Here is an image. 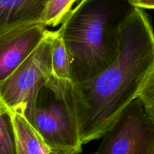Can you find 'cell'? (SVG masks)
<instances>
[{
    "label": "cell",
    "mask_w": 154,
    "mask_h": 154,
    "mask_svg": "<svg viewBox=\"0 0 154 154\" xmlns=\"http://www.w3.org/2000/svg\"><path fill=\"white\" fill-rule=\"evenodd\" d=\"M118 28L120 50L115 61L94 78L72 86L70 106L83 144L103 137L138 98L154 63V31L144 9L132 6Z\"/></svg>",
    "instance_id": "1"
},
{
    "label": "cell",
    "mask_w": 154,
    "mask_h": 154,
    "mask_svg": "<svg viewBox=\"0 0 154 154\" xmlns=\"http://www.w3.org/2000/svg\"><path fill=\"white\" fill-rule=\"evenodd\" d=\"M50 0H0V34L42 23Z\"/></svg>",
    "instance_id": "7"
},
{
    "label": "cell",
    "mask_w": 154,
    "mask_h": 154,
    "mask_svg": "<svg viewBox=\"0 0 154 154\" xmlns=\"http://www.w3.org/2000/svg\"><path fill=\"white\" fill-rule=\"evenodd\" d=\"M94 154H154V122L139 98L123 110Z\"/></svg>",
    "instance_id": "5"
},
{
    "label": "cell",
    "mask_w": 154,
    "mask_h": 154,
    "mask_svg": "<svg viewBox=\"0 0 154 154\" xmlns=\"http://www.w3.org/2000/svg\"><path fill=\"white\" fill-rule=\"evenodd\" d=\"M138 98L142 102L149 117L154 122V63L144 79Z\"/></svg>",
    "instance_id": "12"
},
{
    "label": "cell",
    "mask_w": 154,
    "mask_h": 154,
    "mask_svg": "<svg viewBox=\"0 0 154 154\" xmlns=\"http://www.w3.org/2000/svg\"><path fill=\"white\" fill-rule=\"evenodd\" d=\"M14 129L17 154H50L51 150L24 114L13 111Z\"/></svg>",
    "instance_id": "9"
},
{
    "label": "cell",
    "mask_w": 154,
    "mask_h": 154,
    "mask_svg": "<svg viewBox=\"0 0 154 154\" xmlns=\"http://www.w3.org/2000/svg\"><path fill=\"white\" fill-rule=\"evenodd\" d=\"M93 1L96 0H50L42 23L45 26H57L63 23L71 12Z\"/></svg>",
    "instance_id": "10"
},
{
    "label": "cell",
    "mask_w": 154,
    "mask_h": 154,
    "mask_svg": "<svg viewBox=\"0 0 154 154\" xmlns=\"http://www.w3.org/2000/svg\"><path fill=\"white\" fill-rule=\"evenodd\" d=\"M46 86L57 99L69 102L73 82L67 51L59 29L51 32V75Z\"/></svg>",
    "instance_id": "8"
},
{
    "label": "cell",
    "mask_w": 154,
    "mask_h": 154,
    "mask_svg": "<svg viewBox=\"0 0 154 154\" xmlns=\"http://www.w3.org/2000/svg\"><path fill=\"white\" fill-rule=\"evenodd\" d=\"M35 23L0 34V82L8 78L38 48L48 29Z\"/></svg>",
    "instance_id": "6"
},
{
    "label": "cell",
    "mask_w": 154,
    "mask_h": 154,
    "mask_svg": "<svg viewBox=\"0 0 154 154\" xmlns=\"http://www.w3.org/2000/svg\"><path fill=\"white\" fill-rule=\"evenodd\" d=\"M128 2L134 7L142 9H154V0H127Z\"/></svg>",
    "instance_id": "13"
},
{
    "label": "cell",
    "mask_w": 154,
    "mask_h": 154,
    "mask_svg": "<svg viewBox=\"0 0 154 154\" xmlns=\"http://www.w3.org/2000/svg\"><path fill=\"white\" fill-rule=\"evenodd\" d=\"M28 120L51 152L79 154L82 151L75 113L66 100L55 97L46 85L39 92Z\"/></svg>",
    "instance_id": "4"
},
{
    "label": "cell",
    "mask_w": 154,
    "mask_h": 154,
    "mask_svg": "<svg viewBox=\"0 0 154 154\" xmlns=\"http://www.w3.org/2000/svg\"><path fill=\"white\" fill-rule=\"evenodd\" d=\"M51 32L48 29L32 54L0 82V104L11 112L24 114L27 119L32 112L39 92L51 78Z\"/></svg>",
    "instance_id": "3"
},
{
    "label": "cell",
    "mask_w": 154,
    "mask_h": 154,
    "mask_svg": "<svg viewBox=\"0 0 154 154\" xmlns=\"http://www.w3.org/2000/svg\"><path fill=\"white\" fill-rule=\"evenodd\" d=\"M50 154H63V153H56V152H51Z\"/></svg>",
    "instance_id": "14"
},
{
    "label": "cell",
    "mask_w": 154,
    "mask_h": 154,
    "mask_svg": "<svg viewBox=\"0 0 154 154\" xmlns=\"http://www.w3.org/2000/svg\"><path fill=\"white\" fill-rule=\"evenodd\" d=\"M86 5L72 11L59 30L67 51L74 84L94 78L116 60L120 50L118 23L102 5Z\"/></svg>",
    "instance_id": "2"
},
{
    "label": "cell",
    "mask_w": 154,
    "mask_h": 154,
    "mask_svg": "<svg viewBox=\"0 0 154 154\" xmlns=\"http://www.w3.org/2000/svg\"><path fill=\"white\" fill-rule=\"evenodd\" d=\"M0 154L17 153L11 111L0 104Z\"/></svg>",
    "instance_id": "11"
}]
</instances>
